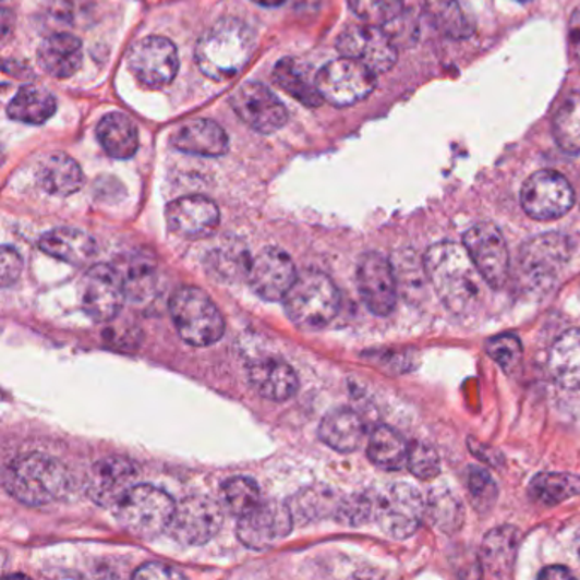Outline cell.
I'll return each mask as SVG.
<instances>
[{"label": "cell", "mask_w": 580, "mask_h": 580, "mask_svg": "<svg viewBox=\"0 0 580 580\" xmlns=\"http://www.w3.org/2000/svg\"><path fill=\"white\" fill-rule=\"evenodd\" d=\"M36 179L41 190L53 196H70L84 184L81 166L63 152L45 155L36 167Z\"/></svg>", "instance_id": "28"}, {"label": "cell", "mask_w": 580, "mask_h": 580, "mask_svg": "<svg viewBox=\"0 0 580 580\" xmlns=\"http://www.w3.org/2000/svg\"><path fill=\"white\" fill-rule=\"evenodd\" d=\"M573 546H576L577 557L580 558V530L577 531L576 540H573Z\"/></svg>", "instance_id": "51"}, {"label": "cell", "mask_w": 580, "mask_h": 580, "mask_svg": "<svg viewBox=\"0 0 580 580\" xmlns=\"http://www.w3.org/2000/svg\"><path fill=\"white\" fill-rule=\"evenodd\" d=\"M81 39L70 33H55L44 39L38 48V62L48 75L69 78L77 74L82 65Z\"/></svg>", "instance_id": "26"}, {"label": "cell", "mask_w": 580, "mask_h": 580, "mask_svg": "<svg viewBox=\"0 0 580 580\" xmlns=\"http://www.w3.org/2000/svg\"><path fill=\"white\" fill-rule=\"evenodd\" d=\"M129 69L142 86L148 89H162L178 75V50L171 39L164 36H147L140 39L130 50Z\"/></svg>", "instance_id": "12"}, {"label": "cell", "mask_w": 580, "mask_h": 580, "mask_svg": "<svg viewBox=\"0 0 580 580\" xmlns=\"http://www.w3.org/2000/svg\"><path fill=\"white\" fill-rule=\"evenodd\" d=\"M138 469L126 458H102L93 464L86 480L90 500L102 507H117L130 488L135 485Z\"/></svg>", "instance_id": "21"}, {"label": "cell", "mask_w": 580, "mask_h": 580, "mask_svg": "<svg viewBox=\"0 0 580 580\" xmlns=\"http://www.w3.org/2000/svg\"><path fill=\"white\" fill-rule=\"evenodd\" d=\"M427 504L418 488L395 482L373 495V519L394 540H407L421 528Z\"/></svg>", "instance_id": "7"}, {"label": "cell", "mask_w": 580, "mask_h": 580, "mask_svg": "<svg viewBox=\"0 0 580 580\" xmlns=\"http://www.w3.org/2000/svg\"><path fill=\"white\" fill-rule=\"evenodd\" d=\"M552 129L555 142L565 154H580V94L565 97L555 112Z\"/></svg>", "instance_id": "38"}, {"label": "cell", "mask_w": 580, "mask_h": 580, "mask_svg": "<svg viewBox=\"0 0 580 580\" xmlns=\"http://www.w3.org/2000/svg\"><path fill=\"white\" fill-rule=\"evenodd\" d=\"M167 227L182 239L212 235L220 223V209L206 196H184L166 208Z\"/></svg>", "instance_id": "20"}, {"label": "cell", "mask_w": 580, "mask_h": 580, "mask_svg": "<svg viewBox=\"0 0 580 580\" xmlns=\"http://www.w3.org/2000/svg\"><path fill=\"white\" fill-rule=\"evenodd\" d=\"M409 448L399 431L390 426H378L370 434L367 439V458L378 469L397 472L407 467Z\"/></svg>", "instance_id": "33"}, {"label": "cell", "mask_w": 580, "mask_h": 580, "mask_svg": "<svg viewBox=\"0 0 580 580\" xmlns=\"http://www.w3.org/2000/svg\"><path fill=\"white\" fill-rule=\"evenodd\" d=\"M256 33L244 21H218L200 38L196 45V63L212 81H230L251 62L256 51Z\"/></svg>", "instance_id": "2"}, {"label": "cell", "mask_w": 580, "mask_h": 580, "mask_svg": "<svg viewBox=\"0 0 580 580\" xmlns=\"http://www.w3.org/2000/svg\"><path fill=\"white\" fill-rule=\"evenodd\" d=\"M251 261L247 247L232 240L208 252L206 269L209 275L215 279H220L221 282H233L240 278H247Z\"/></svg>", "instance_id": "35"}, {"label": "cell", "mask_w": 580, "mask_h": 580, "mask_svg": "<svg viewBox=\"0 0 580 580\" xmlns=\"http://www.w3.org/2000/svg\"><path fill=\"white\" fill-rule=\"evenodd\" d=\"M297 278L299 273L293 259L279 247H264L252 257L247 273L252 291L266 302L285 300Z\"/></svg>", "instance_id": "19"}, {"label": "cell", "mask_w": 580, "mask_h": 580, "mask_svg": "<svg viewBox=\"0 0 580 580\" xmlns=\"http://www.w3.org/2000/svg\"><path fill=\"white\" fill-rule=\"evenodd\" d=\"M519 545L521 531L511 524L488 531L480 546V564L485 576L492 579H509L515 570Z\"/></svg>", "instance_id": "22"}, {"label": "cell", "mask_w": 580, "mask_h": 580, "mask_svg": "<svg viewBox=\"0 0 580 580\" xmlns=\"http://www.w3.org/2000/svg\"><path fill=\"white\" fill-rule=\"evenodd\" d=\"M252 2L264 5V8H278V5H281L285 0H252Z\"/></svg>", "instance_id": "50"}, {"label": "cell", "mask_w": 580, "mask_h": 580, "mask_svg": "<svg viewBox=\"0 0 580 580\" xmlns=\"http://www.w3.org/2000/svg\"><path fill=\"white\" fill-rule=\"evenodd\" d=\"M366 436L363 419L354 410L334 409L325 414L318 426V437L324 445L337 452L357 451Z\"/></svg>", "instance_id": "27"}, {"label": "cell", "mask_w": 580, "mask_h": 580, "mask_svg": "<svg viewBox=\"0 0 580 580\" xmlns=\"http://www.w3.org/2000/svg\"><path fill=\"white\" fill-rule=\"evenodd\" d=\"M171 145L179 152L202 157H220L229 152V135L220 124L206 118L182 123L171 136Z\"/></svg>", "instance_id": "23"}, {"label": "cell", "mask_w": 580, "mask_h": 580, "mask_svg": "<svg viewBox=\"0 0 580 580\" xmlns=\"http://www.w3.org/2000/svg\"><path fill=\"white\" fill-rule=\"evenodd\" d=\"M570 254L572 247L569 239L561 233L548 232L533 237L522 245L519 257L521 273L534 287L549 285L569 263Z\"/></svg>", "instance_id": "17"}, {"label": "cell", "mask_w": 580, "mask_h": 580, "mask_svg": "<svg viewBox=\"0 0 580 580\" xmlns=\"http://www.w3.org/2000/svg\"><path fill=\"white\" fill-rule=\"evenodd\" d=\"M337 51L346 59L358 60L375 74H385L397 62L395 39L387 29L375 24L346 27L337 38Z\"/></svg>", "instance_id": "9"}, {"label": "cell", "mask_w": 580, "mask_h": 580, "mask_svg": "<svg viewBox=\"0 0 580 580\" xmlns=\"http://www.w3.org/2000/svg\"><path fill=\"white\" fill-rule=\"evenodd\" d=\"M230 106L254 132L275 133L288 121L285 105L261 82H247L237 87L230 96Z\"/></svg>", "instance_id": "16"}, {"label": "cell", "mask_w": 580, "mask_h": 580, "mask_svg": "<svg viewBox=\"0 0 580 580\" xmlns=\"http://www.w3.org/2000/svg\"><path fill=\"white\" fill-rule=\"evenodd\" d=\"M348 4L363 23L375 26H387L403 11V0H348Z\"/></svg>", "instance_id": "43"}, {"label": "cell", "mask_w": 580, "mask_h": 580, "mask_svg": "<svg viewBox=\"0 0 580 580\" xmlns=\"http://www.w3.org/2000/svg\"><path fill=\"white\" fill-rule=\"evenodd\" d=\"M38 245L48 256L77 267L86 266L97 251L96 240L89 233L72 227H60L44 233Z\"/></svg>", "instance_id": "25"}, {"label": "cell", "mask_w": 580, "mask_h": 580, "mask_svg": "<svg viewBox=\"0 0 580 580\" xmlns=\"http://www.w3.org/2000/svg\"><path fill=\"white\" fill-rule=\"evenodd\" d=\"M294 519L288 503L267 500L239 518L237 536L252 549H267L293 530Z\"/></svg>", "instance_id": "15"}, {"label": "cell", "mask_w": 580, "mask_h": 580, "mask_svg": "<svg viewBox=\"0 0 580 580\" xmlns=\"http://www.w3.org/2000/svg\"><path fill=\"white\" fill-rule=\"evenodd\" d=\"M135 579H179L184 577L181 570L174 569L171 565L160 564V561H150V564H144L140 569L133 572Z\"/></svg>", "instance_id": "47"}, {"label": "cell", "mask_w": 580, "mask_h": 580, "mask_svg": "<svg viewBox=\"0 0 580 580\" xmlns=\"http://www.w3.org/2000/svg\"><path fill=\"white\" fill-rule=\"evenodd\" d=\"M540 579H572V573L569 572V569H565V567H560V565H555V567H546V569L540 573Z\"/></svg>", "instance_id": "49"}, {"label": "cell", "mask_w": 580, "mask_h": 580, "mask_svg": "<svg viewBox=\"0 0 580 580\" xmlns=\"http://www.w3.org/2000/svg\"><path fill=\"white\" fill-rule=\"evenodd\" d=\"M339 504L341 500H337L329 488L310 487L294 495L288 506H290L294 522L309 524V522L321 521L325 516L336 515Z\"/></svg>", "instance_id": "37"}, {"label": "cell", "mask_w": 580, "mask_h": 580, "mask_svg": "<svg viewBox=\"0 0 580 580\" xmlns=\"http://www.w3.org/2000/svg\"><path fill=\"white\" fill-rule=\"evenodd\" d=\"M341 294L329 276L321 271L299 275L285 297V312L299 329H325L339 314Z\"/></svg>", "instance_id": "4"}, {"label": "cell", "mask_w": 580, "mask_h": 580, "mask_svg": "<svg viewBox=\"0 0 580 580\" xmlns=\"http://www.w3.org/2000/svg\"><path fill=\"white\" fill-rule=\"evenodd\" d=\"M124 299L126 293L117 267L94 264L82 276L81 305L90 321L101 324L114 321L123 309Z\"/></svg>", "instance_id": "13"}, {"label": "cell", "mask_w": 580, "mask_h": 580, "mask_svg": "<svg viewBox=\"0 0 580 580\" xmlns=\"http://www.w3.org/2000/svg\"><path fill=\"white\" fill-rule=\"evenodd\" d=\"M114 267L120 273L126 299L135 303L150 300L157 288V266L150 257L130 254L121 257Z\"/></svg>", "instance_id": "32"}, {"label": "cell", "mask_w": 580, "mask_h": 580, "mask_svg": "<svg viewBox=\"0 0 580 580\" xmlns=\"http://www.w3.org/2000/svg\"><path fill=\"white\" fill-rule=\"evenodd\" d=\"M464 485L469 491L470 499H472L473 507L479 512H488L497 503V485L491 473L485 472L480 467H469L464 472Z\"/></svg>", "instance_id": "42"}, {"label": "cell", "mask_w": 580, "mask_h": 580, "mask_svg": "<svg viewBox=\"0 0 580 580\" xmlns=\"http://www.w3.org/2000/svg\"><path fill=\"white\" fill-rule=\"evenodd\" d=\"M518 2H530V0H518Z\"/></svg>", "instance_id": "52"}, {"label": "cell", "mask_w": 580, "mask_h": 580, "mask_svg": "<svg viewBox=\"0 0 580 580\" xmlns=\"http://www.w3.org/2000/svg\"><path fill=\"white\" fill-rule=\"evenodd\" d=\"M118 521L133 536L152 540L171 527L176 504L171 495L154 485H133L114 507Z\"/></svg>", "instance_id": "6"}, {"label": "cell", "mask_w": 580, "mask_h": 580, "mask_svg": "<svg viewBox=\"0 0 580 580\" xmlns=\"http://www.w3.org/2000/svg\"><path fill=\"white\" fill-rule=\"evenodd\" d=\"M463 245L484 276L488 288L500 290L509 278V249L506 239L492 223H479L464 232Z\"/></svg>", "instance_id": "14"}, {"label": "cell", "mask_w": 580, "mask_h": 580, "mask_svg": "<svg viewBox=\"0 0 580 580\" xmlns=\"http://www.w3.org/2000/svg\"><path fill=\"white\" fill-rule=\"evenodd\" d=\"M375 86V72L346 57L325 63L317 72V87L324 101L337 108L358 105L373 93Z\"/></svg>", "instance_id": "8"}, {"label": "cell", "mask_w": 580, "mask_h": 580, "mask_svg": "<svg viewBox=\"0 0 580 580\" xmlns=\"http://www.w3.org/2000/svg\"><path fill=\"white\" fill-rule=\"evenodd\" d=\"M97 140L112 159H130L138 150V130L129 117L121 112H109L99 121Z\"/></svg>", "instance_id": "31"}, {"label": "cell", "mask_w": 580, "mask_h": 580, "mask_svg": "<svg viewBox=\"0 0 580 580\" xmlns=\"http://www.w3.org/2000/svg\"><path fill=\"white\" fill-rule=\"evenodd\" d=\"M534 503L557 506L580 495V476L564 472L537 473L530 484Z\"/></svg>", "instance_id": "36"}, {"label": "cell", "mask_w": 580, "mask_h": 580, "mask_svg": "<svg viewBox=\"0 0 580 580\" xmlns=\"http://www.w3.org/2000/svg\"><path fill=\"white\" fill-rule=\"evenodd\" d=\"M426 9L437 29L445 35L464 38L472 33V26L461 11L458 0H426Z\"/></svg>", "instance_id": "41"}, {"label": "cell", "mask_w": 580, "mask_h": 580, "mask_svg": "<svg viewBox=\"0 0 580 580\" xmlns=\"http://www.w3.org/2000/svg\"><path fill=\"white\" fill-rule=\"evenodd\" d=\"M485 351L495 363L503 367V372L507 375H515L518 372L521 367L522 357H524L521 341L515 334L492 337L485 345Z\"/></svg>", "instance_id": "44"}, {"label": "cell", "mask_w": 580, "mask_h": 580, "mask_svg": "<svg viewBox=\"0 0 580 580\" xmlns=\"http://www.w3.org/2000/svg\"><path fill=\"white\" fill-rule=\"evenodd\" d=\"M57 111V99L50 90L41 86L21 87L8 106L11 120L26 124H44Z\"/></svg>", "instance_id": "34"}, {"label": "cell", "mask_w": 580, "mask_h": 580, "mask_svg": "<svg viewBox=\"0 0 580 580\" xmlns=\"http://www.w3.org/2000/svg\"><path fill=\"white\" fill-rule=\"evenodd\" d=\"M407 469L419 480L436 479L442 472V460L436 449L427 443H414L409 448V458H407Z\"/></svg>", "instance_id": "45"}, {"label": "cell", "mask_w": 580, "mask_h": 580, "mask_svg": "<svg viewBox=\"0 0 580 580\" xmlns=\"http://www.w3.org/2000/svg\"><path fill=\"white\" fill-rule=\"evenodd\" d=\"M169 312L179 336L186 345L206 348L220 341L225 321L217 303L206 291L196 287H182L169 300Z\"/></svg>", "instance_id": "5"}, {"label": "cell", "mask_w": 580, "mask_h": 580, "mask_svg": "<svg viewBox=\"0 0 580 580\" xmlns=\"http://www.w3.org/2000/svg\"><path fill=\"white\" fill-rule=\"evenodd\" d=\"M221 497H223L225 507L237 518H242L263 503L259 485L256 484V480L249 479V476H232V479L225 480L221 485Z\"/></svg>", "instance_id": "40"}, {"label": "cell", "mask_w": 580, "mask_h": 580, "mask_svg": "<svg viewBox=\"0 0 580 580\" xmlns=\"http://www.w3.org/2000/svg\"><path fill=\"white\" fill-rule=\"evenodd\" d=\"M2 480L14 499L33 507L63 499L72 488V476L65 464L45 452H27L14 458Z\"/></svg>", "instance_id": "3"}, {"label": "cell", "mask_w": 580, "mask_h": 580, "mask_svg": "<svg viewBox=\"0 0 580 580\" xmlns=\"http://www.w3.org/2000/svg\"><path fill=\"white\" fill-rule=\"evenodd\" d=\"M223 527L221 506L209 497L194 495L176 504L174 516L167 533L186 546L212 542Z\"/></svg>", "instance_id": "11"}, {"label": "cell", "mask_w": 580, "mask_h": 580, "mask_svg": "<svg viewBox=\"0 0 580 580\" xmlns=\"http://www.w3.org/2000/svg\"><path fill=\"white\" fill-rule=\"evenodd\" d=\"M276 86L290 94L294 101L302 102L306 108H318L324 102L317 87V75L312 74V69L302 60L287 57L279 60L273 70Z\"/></svg>", "instance_id": "29"}, {"label": "cell", "mask_w": 580, "mask_h": 580, "mask_svg": "<svg viewBox=\"0 0 580 580\" xmlns=\"http://www.w3.org/2000/svg\"><path fill=\"white\" fill-rule=\"evenodd\" d=\"M0 281L2 287L9 288L20 279L21 273H23V257L20 256V252L14 247L4 245L2 247V254H0Z\"/></svg>", "instance_id": "46"}, {"label": "cell", "mask_w": 580, "mask_h": 580, "mask_svg": "<svg viewBox=\"0 0 580 580\" xmlns=\"http://www.w3.org/2000/svg\"><path fill=\"white\" fill-rule=\"evenodd\" d=\"M548 370L565 390H580V329L561 334L548 354Z\"/></svg>", "instance_id": "30"}, {"label": "cell", "mask_w": 580, "mask_h": 580, "mask_svg": "<svg viewBox=\"0 0 580 580\" xmlns=\"http://www.w3.org/2000/svg\"><path fill=\"white\" fill-rule=\"evenodd\" d=\"M427 279L446 309L469 317L484 302L485 281L463 244L439 242L424 256ZM488 287V285H487Z\"/></svg>", "instance_id": "1"}, {"label": "cell", "mask_w": 580, "mask_h": 580, "mask_svg": "<svg viewBox=\"0 0 580 580\" xmlns=\"http://www.w3.org/2000/svg\"><path fill=\"white\" fill-rule=\"evenodd\" d=\"M573 203L576 194L570 182L548 169L534 172L521 190L522 208L533 220H558L569 214Z\"/></svg>", "instance_id": "10"}, {"label": "cell", "mask_w": 580, "mask_h": 580, "mask_svg": "<svg viewBox=\"0 0 580 580\" xmlns=\"http://www.w3.org/2000/svg\"><path fill=\"white\" fill-rule=\"evenodd\" d=\"M426 504L427 516L439 530L451 534L463 527V504L448 487H434Z\"/></svg>", "instance_id": "39"}, {"label": "cell", "mask_w": 580, "mask_h": 580, "mask_svg": "<svg viewBox=\"0 0 580 580\" xmlns=\"http://www.w3.org/2000/svg\"><path fill=\"white\" fill-rule=\"evenodd\" d=\"M249 384L263 399L287 402L299 390V376L293 367L276 358H264L249 366Z\"/></svg>", "instance_id": "24"}, {"label": "cell", "mask_w": 580, "mask_h": 580, "mask_svg": "<svg viewBox=\"0 0 580 580\" xmlns=\"http://www.w3.org/2000/svg\"><path fill=\"white\" fill-rule=\"evenodd\" d=\"M357 278L358 290L366 309L378 317L390 315L399 297L391 261L378 252H367L358 264Z\"/></svg>", "instance_id": "18"}, {"label": "cell", "mask_w": 580, "mask_h": 580, "mask_svg": "<svg viewBox=\"0 0 580 580\" xmlns=\"http://www.w3.org/2000/svg\"><path fill=\"white\" fill-rule=\"evenodd\" d=\"M569 44L570 53H572L577 65L580 67V9H577V11L573 12V16L570 17Z\"/></svg>", "instance_id": "48"}]
</instances>
